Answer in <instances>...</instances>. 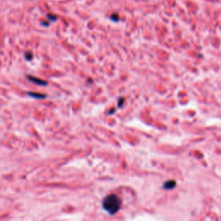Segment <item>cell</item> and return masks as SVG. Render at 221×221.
<instances>
[{
  "instance_id": "cell-1",
  "label": "cell",
  "mask_w": 221,
  "mask_h": 221,
  "mask_svg": "<svg viewBox=\"0 0 221 221\" xmlns=\"http://www.w3.org/2000/svg\"><path fill=\"white\" fill-rule=\"evenodd\" d=\"M122 200L116 194H109L106 196L102 201L103 209L107 212L110 215L116 214L121 208Z\"/></svg>"
},
{
  "instance_id": "cell-2",
  "label": "cell",
  "mask_w": 221,
  "mask_h": 221,
  "mask_svg": "<svg viewBox=\"0 0 221 221\" xmlns=\"http://www.w3.org/2000/svg\"><path fill=\"white\" fill-rule=\"evenodd\" d=\"M27 79L32 83H35L36 85H38V86H48V82L46 80H41V79H38L35 76H32V75H27Z\"/></svg>"
},
{
  "instance_id": "cell-3",
  "label": "cell",
  "mask_w": 221,
  "mask_h": 221,
  "mask_svg": "<svg viewBox=\"0 0 221 221\" xmlns=\"http://www.w3.org/2000/svg\"><path fill=\"white\" fill-rule=\"evenodd\" d=\"M175 186H176V182H175V181H166V182L163 184V187L164 189H166V190H170V189L175 188Z\"/></svg>"
},
{
  "instance_id": "cell-4",
  "label": "cell",
  "mask_w": 221,
  "mask_h": 221,
  "mask_svg": "<svg viewBox=\"0 0 221 221\" xmlns=\"http://www.w3.org/2000/svg\"><path fill=\"white\" fill-rule=\"evenodd\" d=\"M28 95L30 96V97H32V98H35V99H38V100L45 99V98L47 97L45 94L37 93V92H28Z\"/></svg>"
},
{
  "instance_id": "cell-5",
  "label": "cell",
  "mask_w": 221,
  "mask_h": 221,
  "mask_svg": "<svg viewBox=\"0 0 221 221\" xmlns=\"http://www.w3.org/2000/svg\"><path fill=\"white\" fill-rule=\"evenodd\" d=\"M24 56H25V59L27 60H32V58H33V55H32V54H31L30 52H26Z\"/></svg>"
}]
</instances>
